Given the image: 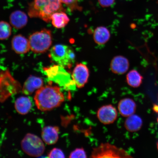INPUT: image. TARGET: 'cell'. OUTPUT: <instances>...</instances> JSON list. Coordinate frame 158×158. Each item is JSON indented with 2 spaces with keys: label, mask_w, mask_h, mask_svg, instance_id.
<instances>
[{
  "label": "cell",
  "mask_w": 158,
  "mask_h": 158,
  "mask_svg": "<svg viewBox=\"0 0 158 158\" xmlns=\"http://www.w3.org/2000/svg\"><path fill=\"white\" fill-rule=\"evenodd\" d=\"M59 132V128L57 126H46L43 128L41 136L45 143L53 145L58 141Z\"/></svg>",
  "instance_id": "obj_14"
},
{
  "label": "cell",
  "mask_w": 158,
  "mask_h": 158,
  "mask_svg": "<svg viewBox=\"0 0 158 158\" xmlns=\"http://www.w3.org/2000/svg\"><path fill=\"white\" fill-rule=\"evenodd\" d=\"M153 109L154 111L158 113V106L157 105H155L153 106Z\"/></svg>",
  "instance_id": "obj_27"
},
{
  "label": "cell",
  "mask_w": 158,
  "mask_h": 158,
  "mask_svg": "<svg viewBox=\"0 0 158 158\" xmlns=\"http://www.w3.org/2000/svg\"></svg>",
  "instance_id": "obj_29"
},
{
  "label": "cell",
  "mask_w": 158,
  "mask_h": 158,
  "mask_svg": "<svg viewBox=\"0 0 158 158\" xmlns=\"http://www.w3.org/2000/svg\"><path fill=\"white\" fill-rule=\"evenodd\" d=\"M98 118L101 123L110 124L114 123L118 118V112L112 105H106L98 109L97 113Z\"/></svg>",
  "instance_id": "obj_9"
},
{
  "label": "cell",
  "mask_w": 158,
  "mask_h": 158,
  "mask_svg": "<svg viewBox=\"0 0 158 158\" xmlns=\"http://www.w3.org/2000/svg\"><path fill=\"white\" fill-rule=\"evenodd\" d=\"M29 41L30 49L33 52L37 54L44 53L52 45V33L49 30L43 29L30 35Z\"/></svg>",
  "instance_id": "obj_4"
},
{
  "label": "cell",
  "mask_w": 158,
  "mask_h": 158,
  "mask_svg": "<svg viewBox=\"0 0 158 158\" xmlns=\"http://www.w3.org/2000/svg\"><path fill=\"white\" fill-rule=\"evenodd\" d=\"M143 125V121L139 116L133 114L128 116L124 123V127L127 131L131 132L139 130Z\"/></svg>",
  "instance_id": "obj_18"
},
{
  "label": "cell",
  "mask_w": 158,
  "mask_h": 158,
  "mask_svg": "<svg viewBox=\"0 0 158 158\" xmlns=\"http://www.w3.org/2000/svg\"><path fill=\"white\" fill-rule=\"evenodd\" d=\"M31 106L32 104L30 99L24 96L18 98L15 103L16 110L19 114L23 115L28 113Z\"/></svg>",
  "instance_id": "obj_20"
},
{
  "label": "cell",
  "mask_w": 158,
  "mask_h": 158,
  "mask_svg": "<svg viewBox=\"0 0 158 158\" xmlns=\"http://www.w3.org/2000/svg\"><path fill=\"white\" fill-rule=\"evenodd\" d=\"M118 107V112L122 116L128 117L135 113L136 104L131 99L126 98L120 101Z\"/></svg>",
  "instance_id": "obj_13"
},
{
  "label": "cell",
  "mask_w": 158,
  "mask_h": 158,
  "mask_svg": "<svg viewBox=\"0 0 158 158\" xmlns=\"http://www.w3.org/2000/svg\"><path fill=\"white\" fill-rule=\"evenodd\" d=\"M23 152L29 156L38 157L44 153L45 147L42 140L32 134H27L21 143Z\"/></svg>",
  "instance_id": "obj_7"
},
{
  "label": "cell",
  "mask_w": 158,
  "mask_h": 158,
  "mask_svg": "<svg viewBox=\"0 0 158 158\" xmlns=\"http://www.w3.org/2000/svg\"><path fill=\"white\" fill-rule=\"evenodd\" d=\"M47 76L49 80L59 84L69 85L74 82L71 80L70 75L65 70L64 68L60 65H54L44 69Z\"/></svg>",
  "instance_id": "obj_8"
},
{
  "label": "cell",
  "mask_w": 158,
  "mask_h": 158,
  "mask_svg": "<svg viewBox=\"0 0 158 158\" xmlns=\"http://www.w3.org/2000/svg\"><path fill=\"white\" fill-rule=\"evenodd\" d=\"M11 34V27L9 23L5 21H0V40L7 39Z\"/></svg>",
  "instance_id": "obj_22"
},
{
  "label": "cell",
  "mask_w": 158,
  "mask_h": 158,
  "mask_svg": "<svg viewBox=\"0 0 158 158\" xmlns=\"http://www.w3.org/2000/svg\"><path fill=\"white\" fill-rule=\"evenodd\" d=\"M129 67V61L125 57L122 56L114 57L110 64V68L112 72L117 74L125 73Z\"/></svg>",
  "instance_id": "obj_12"
},
{
  "label": "cell",
  "mask_w": 158,
  "mask_h": 158,
  "mask_svg": "<svg viewBox=\"0 0 158 158\" xmlns=\"http://www.w3.org/2000/svg\"><path fill=\"white\" fill-rule=\"evenodd\" d=\"M89 72L86 65L80 63L76 65L72 74V77L78 88H83L88 82Z\"/></svg>",
  "instance_id": "obj_10"
},
{
  "label": "cell",
  "mask_w": 158,
  "mask_h": 158,
  "mask_svg": "<svg viewBox=\"0 0 158 158\" xmlns=\"http://www.w3.org/2000/svg\"><path fill=\"white\" fill-rule=\"evenodd\" d=\"M28 21L27 15L23 12L17 10L10 15V22L12 26L17 29H21L27 25Z\"/></svg>",
  "instance_id": "obj_16"
},
{
  "label": "cell",
  "mask_w": 158,
  "mask_h": 158,
  "mask_svg": "<svg viewBox=\"0 0 158 158\" xmlns=\"http://www.w3.org/2000/svg\"><path fill=\"white\" fill-rule=\"evenodd\" d=\"M143 77L137 71H130L126 76V81L129 85L134 88H138L143 82Z\"/></svg>",
  "instance_id": "obj_21"
},
{
  "label": "cell",
  "mask_w": 158,
  "mask_h": 158,
  "mask_svg": "<svg viewBox=\"0 0 158 158\" xmlns=\"http://www.w3.org/2000/svg\"><path fill=\"white\" fill-rule=\"evenodd\" d=\"M131 157L125 150L109 143H102L93 149L90 157L94 158Z\"/></svg>",
  "instance_id": "obj_6"
},
{
  "label": "cell",
  "mask_w": 158,
  "mask_h": 158,
  "mask_svg": "<svg viewBox=\"0 0 158 158\" xmlns=\"http://www.w3.org/2000/svg\"><path fill=\"white\" fill-rule=\"evenodd\" d=\"M11 46L15 52L19 54H26L31 49L29 41L21 35H15L13 37Z\"/></svg>",
  "instance_id": "obj_11"
},
{
  "label": "cell",
  "mask_w": 158,
  "mask_h": 158,
  "mask_svg": "<svg viewBox=\"0 0 158 158\" xmlns=\"http://www.w3.org/2000/svg\"><path fill=\"white\" fill-rule=\"evenodd\" d=\"M64 11L60 0H33L30 5L28 14L31 17L39 18L46 22L56 12Z\"/></svg>",
  "instance_id": "obj_2"
},
{
  "label": "cell",
  "mask_w": 158,
  "mask_h": 158,
  "mask_svg": "<svg viewBox=\"0 0 158 158\" xmlns=\"http://www.w3.org/2000/svg\"><path fill=\"white\" fill-rule=\"evenodd\" d=\"M49 158H65L64 154L62 150L59 148H55L48 154Z\"/></svg>",
  "instance_id": "obj_25"
},
{
  "label": "cell",
  "mask_w": 158,
  "mask_h": 158,
  "mask_svg": "<svg viewBox=\"0 0 158 158\" xmlns=\"http://www.w3.org/2000/svg\"><path fill=\"white\" fill-rule=\"evenodd\" d=\"M79 1L80 0H60L61 2L64 4L72 11L82 10V7L78 4Z\"/></svg>",
  "instance_id": "obj_23"
},
{
  "label": "cell",
  "mask_w": 158,
  "mask_h": 158,
  "mask_svg": "<svg viewBox=\"0 0 158 158\" xmlns=\"http://www.w3.org/2000/svg\"><path fill=\"white\" fill-rule=\"evenodd\" d=\"M34 100L37 108L45 111L60 106L64 102V97L58 86L48 85L39 89Z\"/></svg>",
  "instance_id": "obj_1"
},
{
  "label": "cell",
  "mask_w": 158,
  "mask_h": 158,
  "mask_svg": "<svg viewBox=\"0 0 158 158\" xmlns=\"http://www.w3.org/2000/svg\"><path fill=\"white\" fill-rule=\"evenodd\" d=\"M21 88L20 84L8 70L0 73V102H4L12 95L19 92Z\"/></svg>",
  "instance_id": "obj_5"
},
{
  "label": "cell",
  "mask_w": 158,
  "mask_h": 158,
  "mask_svg": "<svg viewBox=\"0 0 158 158\" xmlns=\"http://www.w3.org/2000/svg\"><path fill=\"white\" fill-rule=\"evenodd\" d=\"M70 19L64 11L56 12L51 15V21L54 27L60 29L66 27Z\"/></svg>",
  "instance_id": "obj_19"
},
{
  "label": "cell",
  "mask_w": 158,
  "mask_h": 158,
  "mask_svg": "<svg viewBox=\"0 0 158 158\" xmlns=\"http://www.w3.org/2000/svg\"><path fill=\"white\" fill-rule=\"evenodd\" d=\"M157 122H158V119H157Z\"/></svg>",
  "instance_id": "obj_28"
},
{
  "label": "cell",
  "mask_w": 158,
  "mask_h": 158,
  "mask_svg": "<svg viewBox=\"0 0 158 158\" xmlns=\"http://www.w3.org/2000/svg\"><path fill=\"white\" fill-rule=\"evenodd\" d=\"M49 56L53 61L64 68H70L74 64L75 54L70 47L63 44L54 45L51 49Z\"/></svg>",
  "instance_id": "obj_3"
},
{
  "label": "cell",
  "mask_w": 158,
  "mask_h": 158,
  "mask_svg": "<svg viewBox=\"0 0 158 158\" xmlns=\"http://www.w3.org/2000/svg\"><path fill=\"white\" fill-rule=\"evenodd\" d=\"M98 1L99 3L101 6L107 7L113 5L115 0H98Z\"/></svg>",
  "instance_id": "obj_26"
},
{
  "label": "cell",
  "mask_w": 158,
  "mask_h": 158,
  "mask_svg": "<svg viewBox=\"0 0 158 158\" xmlns=\"http://www.w3.org/2000/svg\"><path fill=\"white\" fill-rule=\"evenodd\" d=\"M110 37V31L106 27H100L95 29L94 38L96 44L99 45L105 44L109 40Z\"/></svg>",
  "instance_id": "obj_17"
},
{
  "label": "cell",
  "mask_w": 158,
  "mask_h": 158,
  "mask_svg": "<svg viewBox=\"0 0 158 158\" xmlns=\"http://www.w3.org/2000/svg\"><path fill=\"white\" fill-rule=\"evenodd\" d=\"M43 81L42 79L36 76H29L25 81L22 91L23 94L27 95H31L35 90L43 87Z\"/></svg>",
  "instance_id": "obj_15"
},
{
  "label": "cell",
  "mask_w": 158,
  "mask_h": 158,
  "mask_svg": "<svg viewBox=\"0 0 158 158\" xmlns=\"http://www.w3.org/2000/svg\"><path fill=\"white\" fill-rule=\"evenodd\" d=\"M70 158H86V153L84 148H76L69 155Z\"/></svg>",
  "instance_id": "obj_24"
}]
</instances>
